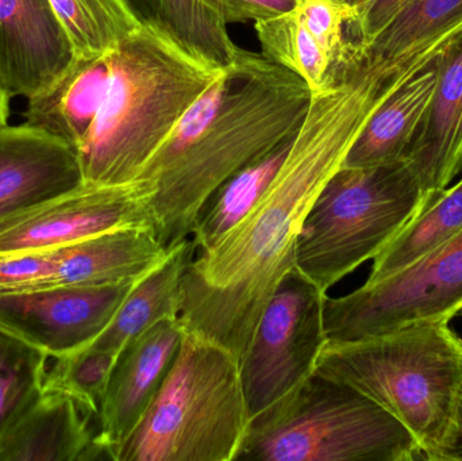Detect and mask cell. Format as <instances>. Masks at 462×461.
Instances as JSON below:
<instances>
[{
    "mask_svg": "<svg viewBox=\"0 0 462 461\" xmlns=\"http://www.w3.org/2000/svg\"><path fill=\"white\" fill-rule=\"evenodd\" d=\"M410 76L361 60L333 64L263 194L184 272V332L244 357L263 309L296 268V246L315 200L344 167L374 110Z\"/></svg>",
    "mask_w": 462,
    "mask_h": 461,
    "instance_id": "obj_1",
    "label": "cell"
},
{
    "mask_svg": "<svg viewBox=\"0 0 462 461\" xmlns=\"http://www.w3.org/2000/svg\"><path fill=\"white\" fill-rule=\"evenodd\" d=\"M311 95L295 73L242 51L135 178L151 189L165 248L191 237L200 211L231 176L292 141Z\"/></svg>",
    "mask_w": 462,
    "mask_h": 461,
    "instance_id": "obj_2",
    "label": "cell"
},
{
    "mask_svg": "<svg viewBox=\"0 0 462 461\" xmlns=\"http://www.w3.org/2000/svg\"><path fill=\"white\" fill-rule=\"evenodd\" d=\"M107 60L105 102L78 149L84 183L97 186L134 180L227 69L151 16Z\"/></svg>",
    "mask_w": 462,
    "mask_h": 461,
    "instance_id": "obj_3",
    "label": "cell"
},
{
    "mask_svg": "<svg viewBox=\"0 0 462 461\" xmlns=\"http://www.w3.org/2000/svg\"><path fill=\"white\" fill-rule=\"evenodd\" d=\"M315 373L382 406L430 460L462 389V340L449 322H418L353 341H328Z\"/></svg>",
    "mask_w": 462,
    "mask_h": 461,
    "instance_id": "obj_4",
    "label": "cell"
},
{
    "mask_svg": "<svg viewBox=\"0 0 462 461\" xmlns=\"http://www.w3.org/2000/svg\"><path fill=\"white\" fill-rule=\"evenodd\" d=\"M250 421L239 360L184 332L167 378L114 461L236 460Z\"/></svg>",
    "mask_w": 462,
    "mask_h": 461,
    "instance_id": "obj_5",
    "label": "cell"
},
{
    "mask_svg": "<svg viewBox=\"0 0 462 461\" xmlns=\"http://www.w3.org/2000/svg\"><path fill=\"white\" fill-rule=\"evenodd\" d=\"M236 460L415 461L422 452L382 406L315 373L253 417Z\"/></svg>",
    "mask_w": 462,
    "mask_h": 461,
    "instance_id": "obj_6",
    "label": "cell"
},
{
    "mask_svg": "<svg viewBox=\"0 0 462 461\" xmlns=\"http://www.w3.org/2000/svg\"><path fill=\"white\" fill-rule=\"evenodd\" d=\"M425 208L406 160L342 167L315 200L296 246V270L323 294L374 260Z\"/></svg>",
    "mask_w": 462,
    "mask_h": 461,
    "instance_id": "obj_7",
    "label": "cell"
},
{
    "mask_svg": "<svg viewBox=\"0 0 462 461\" xmlns=\"http://www.w3.org/2000/svg\"><path fill=\"white\" fill-rule=\"evenodd\" d=\"M462 310V230L412 263L341 298L325 300L328 341H353Z\"/></svg>",
    "mask_w": 462,
    "mask_h": 461,
    "instance_id": "obj_8",
    "label": "cell"
},
{
    "mask_svg": "<svg viewBox=\"0 0 462 461\" xmlns=\"http://www.w3.org/2000/svg\"><path fill=\"white\" fill-rule=\"evenodd\" d=\"M326 297L296 268L280 281L239 360L252 419L314 375L318 357L328 343Z\"/></svg>",
    "mask_w": 462,
    "mask_h": 461,
    "instance_id": "obj_9",
    "label": "cell"
},
{
    "mask_svg": "<svg viewBox=\"0 0 462 461\" xmlns=\"http://www.w3.org/2000/svg\"><path fill=\"white\" fill-rule=\"evenodd\" d=\"M152 191L141 179L80 186L0 221V254L54 251L111 230L153 226Z\"/></svg>",
    "mask_w": 462,
    "mask_h": 461,
    "instance_id": "obj_10",
    "label": "cell"
},
{
    "mask_svg": "<svg viewBox=\"0 0 462 461\" xmlns=\"http://www.w3.org/2000/svg\"><path fill=\"white\" fill-rule=\"evenodd\" d=\"M135 281L0 294V330L49 359L64 356L105 330Z\"/></svg>",
    "mask_w": 462,
    "mask_h": 461,
    "instance_id": "obj_11",
    "label": "cell"
},
{
    "mask_svg": "<svg viewBox=\"0 0 462 461\" xmlns=\"http://www.w3.org/2000/svg\"><path fill=\"white\" fill-rule=\"evenodd\" d=\"M179 317L162 319L122 352L97 416L94 446L99 459L114 460L167 378L183 338Z\"/></svg>",
    "mask_w": 462,
    "mask_h": 461,
    "instance_id": "obj_12",
    "label": "cell"
},
{
    "mask_svg": "<svg viewBox=\"0 0 462 461\" xmlns=\"http://www.w3.org/2000/svg\"><path fill=\"white\" fill-rule=\"evenodd\" d=\"M73 59L49 0H0V84L10 99L43 91Z\"/></svg>",
    "mask_w": 462,
    "mask_h": 461,
    "instance_id": "obj_13",
    "label": "cell"
},
{
    "mask_svg": "<svg viewBox=\"0 0 462 461\" xmlns=\"http://www.w3.org/2000/svg\"><path fill=\"white\" fill-rule=\"evenodd\" d=\"M425 208L462 171V30L437 54V84L422 126L406 156Z\"/></svg>",
    "mask_w": 462,
    "mask_h": 461,
    "instance_id": "obj_14",
    "label": "cell"
},
{
    "mask_svg": "<svg viewBox=\"0 0 462 461\" xmlns=\"http://www.w3.org/2000/svg\"><path fill=\"white\" fill-rule=\"evenodd\" d=\"M81 183L72 146L26 124L0 130V221Z\"/></svg>",
    "mask_w": 462,
    "mask_h": 461,
    "instance_id": "obj_15",
    "label": "cell"
},
{
    "mask_svg": "<svg viewBox=\"0 0 462 461\" xmlns=\"http://www.w3.org/2000/svg\"><path fill=\"white\" fill-rule=\"evenodd\" d=\"M92 420L68 395L41 392L0 438V461L99 460Z\"/></svg>",
    "mask_w": 462,
    "mask_h": 461,
    "instance_id": "obj_16",
    "label": "cell"
},
{
    "mask_svg": "<svg viewBox=\"0 0 462 461\" xmlns=\"http://www.w3.org/2000/svg\"><path fill=\"white\" fill-rule=\"evenodd\" d=\"M171 251L153 226L111 230L60 249L56 270L45 287L135 281L162 264Z\"/></svg>",
    "mask_w": 462,
    "mask_h": 461,
    "instance_id": "obj_17",
    "label": "cell"
},
{
    "mask_svg": "<svg viewBox=\"0 0 462 461\" xmlns=\"http://www.w3.org/2000/svg\"><path fill=\"white\" fill-rule=\"evenodd\" d=\"M108 83L107 54L75 57L51 86L27 99L23 124L68 143L78 153L105 102Z\"/></svg>",
    "mask_w": 462,
    "mask_h": 461,
    "instance_id": "obj_18",
    "label": "cell"
},
{
    "mask_svg": "<svg viewBox=\"0 0 462 461\" xmlns=\"http://www.w3.org/2000/svg\"><path fill=\"white\" fill-rule=\"evenodd\" d=\"M151 18L181 40L231 69L244 49L236 45L230 24L253 22L292 7L295 0H143Z\"/></svg>",
    "mask_w": 462,
    "mask_h": 461,
    "instance_id": "obj_19",
    "label": "cell"
},
{
    "mask_svg": "<svg viewBox=\"0 0 462 461\" xmlns=\"http://www.w3.org/2000/svg\"><path fill=\"white\" fill-rule=\"evenodd\" d=\"M436 84L437 56L374 110L347 153L344 167H374L406 159L422 126Z\"/></svg>",
    "mask_w": 462,
    "mask_h": 461,
    "instance_id": "obj_20",
    "label": "cell"
},
{
    "mask_svg": "<svg viewBox=\"0 0 462 461\" xmlns=\"http://www.w3.org/2000/svg\"><path fill=\"white\" fill-rule=\"evenodd\" d=\"M462 30V0H411L356 56L396 68L425 67Z\"/></svg>",
    "mask_w": 462,
    "mask_h": 461,
    "instance_id": "obj_21",
    "label": "cell"
},
{
    "mask_svg": "<svg viewBox=\"0 0 462 461\" xmlns=\"http://www.w3.org/2000/svg\"><path fill=\"white\" fill-rule=\"evenodd\" d=\"M195 254L191 237L181 241L162 264L133 284L110 324L87 346L119 357L149 327L162 319L179 317L181 281Z\"/></svg>",
    "mask_w": 462,
    "mask_h": 461,
    "instance_id": "obj_22",
    "label": "cell"
},
{
    "mask_svg": "<svg viewBox=\"0 0 462 461\" xmlns=\"http://www.w3.org/2000/svg\"><path fill=\"white\" fill-rule=\"evenodd\" d=\"M462 230V180L415 217L374 259L365 283H377L409 267Z\"/></svg>",
    "mask_w": 462,
    "mask_h": 461,
    "instance_id": "obj_23",
    "label": "cell"
},
{
    "mask_svg": "<svg viewBox=\"0 0 462 461\" xmlns=\"http://www.w3.org/2000/svg\"><path fill=\"white\" fill-rule=\"evenodd\" d=\"M290 145L291 141L246 165L219 187L195 222L191 240L197 254L210 249L254 206L279 171Z\"/></svg>",
    "mask_w": 462,
    "mask_h": 461,
    "instance_id": "obj_24",
    "label": "cell"
},
{
    "mask_svg": "<svg viewBox=\"0 0 462 461\" xmlns=\"http://www.w3.org/2000/svg\"><path fill=\"white\" fill-rule=\"evenodd\" d=\"M75 57H97L113 51L141 26L130 0H49Z\"/></svg>",
    "mask_w": 462,
    "mask_h": 461,
    "instance_id": "obj_25",
    "label": "cell"
},
{
    "mask_svg": "<svg viewBox=\"0 0 462 461\" xmlns=\"http://www.w3.org/2000/svg\"><path fill=\"white\" fill-rule=\"evenodd\" d=\"M263 56L306 81L312 92L328 80L333 60L304 26L295 5L254 22Z\"/></svg>",
    "mask_w": 462,
    "mask_h": 461,
    "instance_id": "obj_26",
    "label": "cell"
},
{
    "mask_svg": "<svg viewBox=\"0 0 462 461\" xmlns=\"http://www.w3.org/2000/svg\"><path fill=\"white\" fill-rule=\"evenodd\" d=\"M49 356L0 330V438L42 392Z\"/></svg>",
    "mask_w": 462,
    "mask_h": 461,
    "instance_id": "obj_27",
    "label": "cell"
},
{
    "mask_svg": "<svg viewBox=\"0 0 462 461\" xmlns=\"http://www.w3.org/2000/svg\"><path fill=\"white\" fill-rule=\"evenodd\" d=\"M119 357L110 352L84 346L56 357L43 378L42 392H56L75 400L97 419Z\"/></svg>",
    "mask_w": 462,
    "mask_h": 461,
    "instance_id": "obj_28",
    "label": "cell"
},
{
    "mask_svg": "<svg viewBox=\"0 0 462 461\" xmlns=\"http://www.w3.org/2000/svg\"><path fill=\"white\" fill-rule=\"evenodd\" d=\"M304 26L328 51L334 62L346 48V27L355 18V7L342 0H295Z\"/></svg>",
    "mask_w": 462,
    "mask_h": 461,
    "instance_id": "obj_29",
    "label": "cell"
},
{
    "mask_svg": "<svg viewBox=\"0 0 462 461\" xmlns=\"http://www.w3.org/2000/svg\"><path fill=\"white\" fill-rule=\"evenodd\" d=\"M60 249L0 254V294L42 289L56 270Z\"/></svg>",
    "mask_w": 462,
    "mask_h": 461,
    "instance_id": "obj_30",
    "label": "cell"
},
{
    "mask_svg": "<svg viewBox=\"0 0 462 461\" xmlns=\"http://www.w3.org/2000/svg\"><path fill=\"white\" fill-rule=\"evenodd\" d=\"M411 0H361L355 5V18L347 24L346 32L353 34L350 42L364 46L398 15Z\"/></svg>",
    "mask_w": 462,
    "mask_h": 461,
    "instance_id": "obj_31",
    "label": "cell"
},
{
    "mask_svg": "<svg viewBox=\"0 0 462 461\" xmlns=\"http://www.w3.org/2000/svg\"><path fill=\"white\" fill-rule=\"evenodd\" d=\"M462 460V389L456 402L455 411L449 428L442 438L439 448L433 452L429 461Z\"/></svg>",
    "mask_w": 462,
    "mask_h": 461,
    "instance_id": "obj_32",
    "label": "cell"
},
{
    "mask_svg": "<svg viewBox=\"0 0 462 461\" xmlns=\"http://www.w3.org/2000/svg\"><path fill=\"white\" fill-rule=\"evenodd\" d=\"M11 99L5 94V88L0 84V130L8 126V116H10Z\"/></svg>",
    "mask_w": 462,
    "mask_h": 461,
    "instance_id": "obj_33",
    "label": "cell"
},
{
    "mask_svg": "<svg viewBox=\"0 0 462 461\" xmlns=\"http://www.w3.org/2000/svg\"><path fill=\"white\" fill-rule=\"evenodd\" d=\"M342 2L347 3V5H353V7H355V5H357L361 0H342Z\"/></svg>",
    "mask_w": 462,
    "mask_h": 461,
    "instance_id": "obj_34",
    "label": "cell"
},
{
    "mask_svg": "<svg viewBox=\"0 0 462 461\" xmlns=\"http://www.w3.org/2000/svg\"><path fill=\"white\" fill-rule=\"evenodd\" d=\"M458 316L462 317V310L458 313Z\"/></svg>",
    "mask_w": 462,
    "mask_h": 461,
    "instance_id": "obj_35",
    "label": "cell"
}]
</instances>
